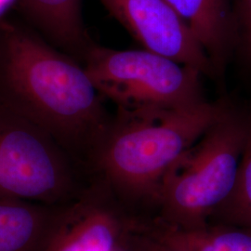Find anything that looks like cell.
Listing matches in <instances>:
<instances>
[{"label": "cell", "mask_w": 251, "mask_h": 251, "mask_svg": "<svg viewBox=\"0 0 251 251\" xmlns=\"http://www.w3.org/2000/svg\"><path fill=\"white\" fill-rule=\"evenodd\" d=\"M83 65L37 32L0 21V103L38 126L64 150L90 154L113 117Z\"/></svg>", "instance_id": "obj_1"}, {"label": "cell", "mask_w": 251, "mask_h": 251, "mask_svg": "<svg viewBox=\"0 0 251 251\" xmlns=\"http://www.w3.org/2000/svg\"><path fill=\"white\" fill-rule=\"evenodd\" d=\"M229 103L117 111L92 152L107 186L127 198H156L173 163L196 144Z\"/></svg>", "instance_id": "obj_2"}, {"label": "cell", "mask_w": 251, "mask_h": 251, "mask_svg": "<svg viewBox=\"0 0 251 251\" xmlns=\"http://www.w3.org/2000/svg\"><path fill=\"white\" fill-rule=\"evenodd\" d=\"M248 113L231 106L167 171L155 200L161 223L196 230L208 221L233 191L241 159Z\"/></svg>", "instance_id": "obj_3"}, {"label": "cell", "mask_w": 251, "mask_h": 251, "mask_svg": "<svg viewBox=\"0 0 251 251\" xmlns=\"http://www.w3.org/2000/svg\"><path fill=\"white\" fill-rule=\"evenodd\" d=\"M84 68L103 99L117 111L179 107L204 98L197 69L147 50H113L92 44Z\"/></svg>", "instance_id": "obj_4"}, {"label": "cell", "mask_w": 251, "mask_h": 251, "mask_svg": "<svg viewBox=\"0 0 251 251\" xmlns=\"http://www.w3.org/2000/svg\"><path fill=\"white\" fill-rule=\"evenodd\" d=\"M64 151L38 126L0 103V199L45 204L63 198L72 179Z\"/></svg>", "instance_id": "obj_5"}, {"label": "cell", "mask_w": 251, "mask_h": 251, "mask_svg": "<svg viewBox=\"0 0 251 251\" xmlns=\"http://www.w3.org/2000/svg\"><path fill=\"white\" fill-rule=\"evenodd\" d=\"M144 50L215 76L214 67L187 25L166 0H99Z\"/></svg>", "instance_id": "obj_6"}, {"label": "cell", "mask_w": 251, "mask_h": 251, "mask_svg": "<svg viewBox=\"0 0 251 251\" xmlns=\"http://www.w3.org/2000/svg\"><path fill=\"white\" fill-rule=\"evenodd\" d=\"M126 222L104 203L85 198L57 215L41 251H118Z\"/></svg>", "instance_id": "obj_7"}, {"label": "cell", "mask_w": 251, "mask_h": 251, "mask_svg": "<svg viewBox=\"0 0 251 251\" xmlns=\"http://www.w3.org/2000/svg\"><path fill=\"white\" fill-rule=\"evenodd\" d=\"M174 9L212 63L216 75L225 68L237 32L229 0H166Z\"/></svg>", "instance_id": "obj_8"}, {"label": "cell", "mask_w": 251, "mask_h": 251, "mask_svg": "<svg viewBox=\"0 0 251 251\" xmlns=\"http://www.w3.org/2000/svg\"><path fill=\"white\" fill-rule=\"evenodd\" d=\"M19 9L49 43L83 61L93 44L82 18V0H15Z\"/></svg>", "instance_id": "obj_9"}, {"label": "cell", "mask_w": 251, "mask_h": 251, "mask_svg": "<svg viewBox=\"0 0 251 251\" xmlns=\"http://www.w3.org/2000/svg\"><path fill=\"white\" fill-rule=\"evenodd\" d=\"M57 216L41 204L0 199V251H41Z\"/></svg>", "instance_id": "obj_10"}, {"label": "cell", "mask_w": 251, "mask_h": 251, "mask_svg": "<svg viewBox=\"0 0 251 251\" xmlns=\"http://www.w3.org/2000/svg\"><path fill=\"white\" fill-rule=\"evenodd\" d=\"M220 225H233L251 230V112L237 177L233 191L211 216Z\"/></svg>", "instance_id": "obj_11"}, {"label": "cell", "mask_w": 251, "mask_h": 251, "mask_svg": "<svg viewBox=\"0 0 251 251\" xmlns=\"http://www.w3.org/2000/svg\"><path fill=\"white\" fill-rule=\"evenodd\" d=\"M164 225L171 236L189 251H251L250 229L217 224L196 230H179Z\"/></svg>", "instance_id": "obj_12"}, {"label": "cell", "mask_w": 251, "mask_h": 251, "mask_svg": "<svg viewBox=\"0 0 251 251\" xmlns=\"http://www.w3.org/2000/svg\"><path fill=\"white\" fill-rule=\"evenodd\" d=\"M123 246L126 251H189L171 236L161 222L152 228L127 223Z\"/></svg>", "instance_id": "obj_13"}, {"label": "cell", "mask_w": 251, "mask_h": 251, "mask_svg": "<svg viewBox=\"0 0 251 251\" xmlns=\"http://www.w3.org/2000/svg\"><path fill=\"white\" fill-rule=\"evenodd\" d=\"M237 45H239L244 59L251 69V0H236L233 11Z\"/></svg>", "instance_id": "obj_14"}, {"label": "cell", "mask_w": 251, "mask_h": 251, "mask_svg": "<svg viewBox=\"0 0 251 251\" xmlns=\"http://www.w3.org/2000/svg\"><path fill=\"white\" fill-rule=\"evenodd\" d=\"M13 1L14 0H0V15L3 13V11L7 9Z\"/></svg>", "instance_id": "obj_15"}, {"label": "cell", "mask_w": 251, "mask_h": 251, "mask_svg": "<svg viewBox=\"0 0 251 251\" xmlns=\"http://www.w3.org/2000/svg\"><path fill=\"white\" fill-rule=\"evenodd\" d=\"M119 251H126L125 249H124V247H122V249H121Z\"/></svg>", "instance_id": "obj_16"}]
</instances>
